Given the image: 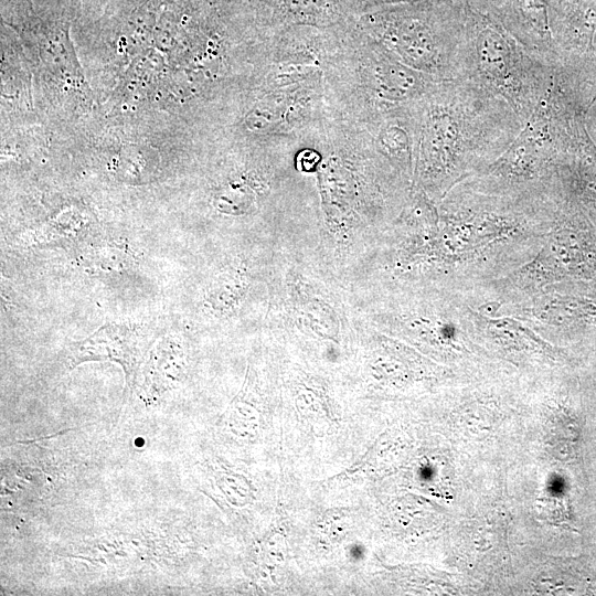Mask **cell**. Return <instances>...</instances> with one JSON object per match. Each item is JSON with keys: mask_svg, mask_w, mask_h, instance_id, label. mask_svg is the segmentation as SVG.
I'll use <instances>...</instances> for the list:
<instances>
[{"mask_svg": "<svg viewBox=\"0 0 596 596\" xmlns=\"http://www.w3.org/2000/svg\"><path fill=\"white\" fill-rule=\"evenodd\" d=\"M320 65L331 111L359 126L419 99L438 83L391 56L355 24L328 30Z\"/></svg>", "mask_w": 596, "mask_h": 596, "instance_id": "7a4b0ae2", "label": "cell"}, {"mask_svg": "<svg viewBox=\"0 0 596 596\" xmlns=\"http://www.w3.org/2000/svg\"><path fill=\"white\" fill-rule=\"evenodd\" d=\"M544 190L557 204L577 210L596 223V143L588 134L586 115L578 117L573 139Z\"/></svg>", "mask_w": 596, "mask_h": 596, "instance_id": "5b68a950", "label": "cell"}, {"mask_svg": "<svg viewBox=\"0 0 596 596\" xmlns=\"http://www.w3.org/2000/svg\"><path fill=\"white\" fill-rule=\"evenodd\" d=\"M460 78L502 98L525 124L552 87L554 67L536 58L508 31L472 18L465 24Z\"/></svg>", "mask_w": 596, "mask_h": 596, "instance_id": "3957f363", "label": "cell"}, {"mask_svg": "<svg viewBox=\"0 0 596 596\" xmlns=\"http://www.w3.org/2000/svg\"><path fill=\"white\" fill-rule=\"evenodd\" d=\"M584 85L590 97V99L596 102V56L589 58L585 66L584 72Z\"/></svg>", "mask_w": 596, "mask_h": 596, "instance_id": "ba28073f", "label": "cell"}, {"mask_svg": "<svg viewBox=\"0 0 596 596\" xmlns=\"http://www.w3.org/2000/svg\"><path fill=\"white\" fill-rule=\"evenodd\" d=\"M356 29L391 56L437 82L461 76L465 24L445 10L377 12Z\"/></svg>", "mask_w": 596, "mask_h": 596, "instance_id": "277c9868", "label": "cell"}, {"mask_svg": "<svg viewBox=\"0 0 596 596\" xmlns=\"http://www.w3.org/2000/svg\"><path fill=\"white\" fill-rule=\"evenodd\" d=\"M351 524L349 512L341 510L328 511L320 522V532L326 541L336 543L348 533Z\"/></svg>", "mask_w": 596, "mask_h": 596, "instance_id": "8992f818", "label": "cell"}, {"mask_svg": "<svg viewBox=\"0 0 596 596\" xmlns=\"http://www.w3.org/2000/svg\"><path fill=\"white\" fill-rule=\"evenodd\" d=\"M415 109L413 187L430 200L445 198L461 180L486 170L524 126L507 102L466 78L436 83Z\"/></svg>", "mask_w": 596, "mask_h": 596, "instance_id": "6da1fadb", "label": "cell"}, {"mask_svg": "<svg viewBox=\"0 0 596 596\" xmlns=\"http://www.w3.org/2000/svg\"><path fill=\"white\" fill-rule=\"evenodd\" d=\"M263 564L272 572L286 557V541L284 534L277 530L272 531L263 542Z\"/></svg>", "mask_w": 596, "mask_h": 596, "instance_id": "52a82bcc", "label": "cell"}]
</instances>
